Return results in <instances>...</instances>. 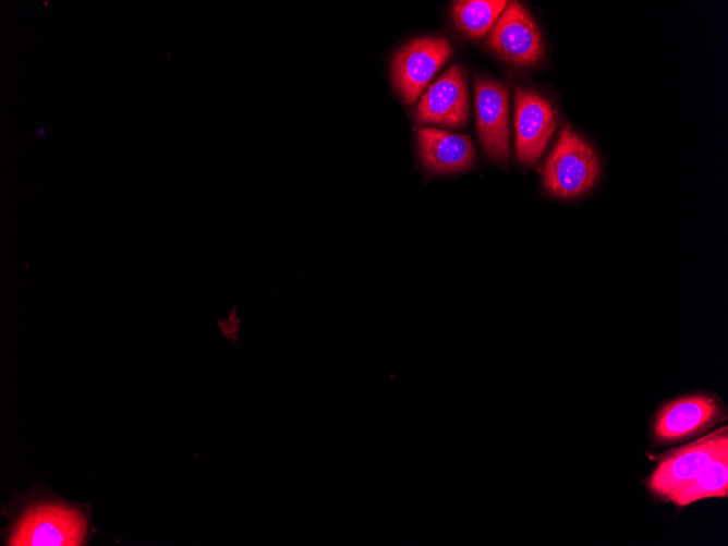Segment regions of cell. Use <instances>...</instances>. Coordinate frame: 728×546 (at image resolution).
Returning <instances> with one entry per match:
<instances>
[{
    "label": "cell",
    "instance_id": "277c9868",
    "mask_svg": "<svg viewBox=\"0 0 728 546\" xmlns=\"http://www.w3.org/2000/svg\"><path fill=\"white\" fill-rule=\"evenodd\" d=\"M451 54L452 46L442 36L417 37L405 44L391 64L393 85L402 100L413 105Z\"/></svg>",
    "mask_w": 728,
    "mask_h": 546
},
{
    "label": "cell",
    "instance_id": "52a82bcc",
    "mask_svg": "<svg viewBox=\"0 0 728 546\" xmlns=\"http://www.w3.org/2000/svg\"><path fill=\"white\" fill-rule=\"evenodd\" d=\"M474 98L478 135L495 162L509 159V92L496 80L475 75Z\"/></svg>",
    "mask_w": 728,
    "mask_h": 546
},
{
    "label": "cell",
    "instance_id": "8fae6325",
    "mask_svg": "<svg viewBox=\"0 0 728 546\" xmlns=\"http://www.w3.org/2000/svg\"><path fill=\"white\" fill-rule=\"evenodd\" d=\"M728 483V449L720 452L695 477L679 488L668 501L683 508L708 497H726Z\"/></svg>",
    "mask_w": 728,
    "mask_h": 546
},
{
    "label": "cell",
    "instance_id": "3957f363",
    "mask_svg": "<svg viewBox=\"0 0 728 546\" xmlns=\"http://www.w3.org/2000/svg\"><path fill=\"white\" fill-rule=\"evenodd\" d=\"M726 417L720 402L708 395H689L665 403L654 415L651 437L658 446L693 438Z\"/></svg>",
    "mask_w": 728,
    "mask_h": 546
},
{
    "label": "cell",
    "instance_id": "5b68a950",
    "mask_svg": "<svg viewBox=\"0 0 728 546\" xmlns=\"http://www.w3.org/2000/svg\"><path fill=\"white\" fill-rule=\"evenodd\" d=\"M86 531L84 517L60 505H43L29 509L9 541L13 546H77Z\"/></svg>",
    "mask_w": 728,
    "mask_h": 546
},
{
    "label": "cell",
    "instance_id": "30bf717a",
    "mask_svg": "<svg viewBox=\"0 0 728 546\" xmlns=\"http://www.w3.org/2000/svg\"><path fill=\"white\" fill-rule=\"evenodd\" d=\"M416 134L421 160L429 171L450 173L473 167L475 150L469 136L430 126L420 128Z\"/></svg>",
    "mask_w": 728,
    "mask_h": 546
},
{
    "label": "cell",
    "instance_id": "6da1fadb",
    "mask_svg": "<svg viewBox=\"0 0 728 546\" xmlns=\"http://www.w3.org/2000/svg\"><path fill=\"white\" fill-rule=\"evenodd\" d=\"M598 173L594 148L570 126L563 128L543 168L546 191L559 198H574L595 184Z\"/></svg>",
    "mask_w": 728,
    "mask_h": 546
},
{
    "label": "cell",
    "instance_id": "7c38bea8",
    "mask_svg": "<svg viewBox=\"0 0 728 546\" xmlns=\"http://www.w3.org/2000/svg\"><path fill=\"white\" fill-rule=\"evenodd\" d=\"M507 1L462 0L451 8V16L459 32L472 39L483 37L496 23Z\"/></svg>",
    "mask_w": 728,
    "mask_h": 546
},
{
    "label": "cell",
    "instance_id": "9c48e42d",
    "mask_svg": "<svg viewBox=\"0 0 728 546\" xmlns=\"http://www.w3.org/2000/svg\"><path fill=\"white\" fill-rule=\"evenodd\" d=\"M469 93L462 68L458 64L446 70L428 85L415 108L420 124L435 123L448 128H463L469 119Z\"/></svg>",
    "mask_w": 728,
    "mask_h": 546
},
{
    "label": "cell",
    "instance_id": "ba28073f",
    "mask_svg": "<svg viewBox=\"0 0 728 546\" xmlns=\"http://www.w3.org/2000/svg\"><path fill=\"white\" fill-rule=\"evenodd\" d=\"M515 153L519 162L533 165L543 154L556 126V111L538 93L515 86Z\"/></svg>",
    "mask_w": 728,
    "mask_h": 546
},
{
    "label": "cell",
    "instance_id": "7a4b0ae2",
    "mask_svg": "<svg viewBox=\"0 0 728 546\" xmlns=\"http://www.w3.org/2000/svg\"><path fill=\"white\" fill-rule=\"evenodd\" d=\"M728 449L727 427L666 452L645 481L648 492L668 501L679 488L695 477L720 452Z\"/></svg>",
    "mask_w": 728,
    "mask_h": 546
},
{
    "label": "cell",
    "instance_id": "8992f818",
    "mask_svg": "<svg viewBox=\"0 0 728 546\" xmlns=\"http://www.w3.org/2000/svg\"><path fill=\"white\" fill-rule=\"evenodd\" d=\"M488 48L501 60L515 66H532L544 54L541 32L530 12L519 2H510L488 38Z\"/></svg>",
    "mask_w": 728,
    "mask_h": 546
}]
</instances>
